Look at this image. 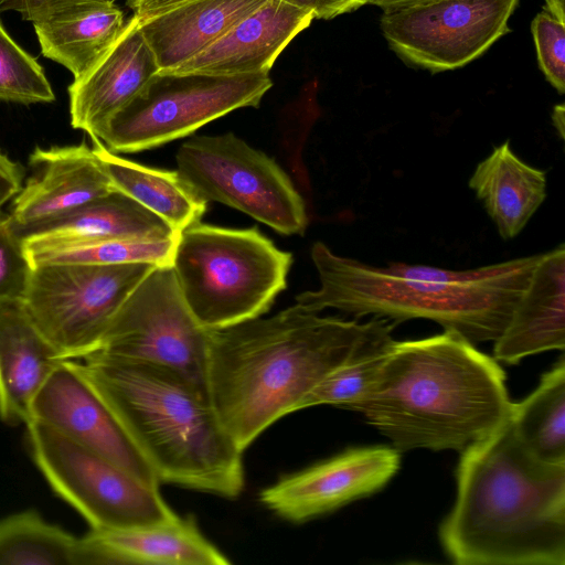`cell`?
<instances>
[{
  "label": "cell",
  "instance_id": "6da1fadb",
  "mask_svg": "<svg viewBox=\"0 0 565 565\" xmlns=\"http://www.w3.org/2000/svg\"><path fill=\"white\" fill-rule=\"evenodd\" d=\"M392 324L322 317L297 303L269 317L211 330L207 390L222 426L244 450Z\"/></svg>",
  "mask_w": 565,
  "mask_h": 565
},
{
  "label": "cell",
  "instance_id": "7a4b0ae2",
  "mask_svg": "<svg viewBox=\"0 0 565 565\" xmlns=\"http://www.w3.org/2000/svg\"><path fill=\"white\" fill-rule=\"evenodd\" d=\"M457 497L439 527L459 565H564L565 463L534 458L510 419L461 451Z\"/></svg>",
  "mask_w": 565,
  "mask_h": 565
},
{
  "label": "cell",
  "instance_id": "3957f363",
  "mask_svg": "<svg viewBox=\"0 0 565 565\" xmlns=\"http://www.w3.org/2000/svg\"><path fill=\"white\" fill-rule=\"evenodd\" d=\"M498 361L457 332L393 341L373 383L350 408L398 451H462L510 419Z\"/></svg>",
  "mask_w": 565,
  "mask_h": 565
},
{
  "label": "cell",
  "instance_id": "277c9868",
  "mask_svg": "<svg viewBox=\"0 0 565 565\" xmlns=\"http://www.w3.org/2000/svg\"><path fill=\"white\" fill-rule=\"evenodd\" d=\"M541 254L466 270L390 262L384 267L311 248L319 288L295 297L301 308L335 309L355 318L428 319L472 343L494 341L504 330Z\"/></svg>",
  "mask_w": 565,
  "mask_h": 565
},
{
  "label": "cell",
  "instance_id": "5b68a950",
  "mask_svg": "<svg viewBox=\"0 0 565 565\" xmlns=\"http://www.w3.org/2000/svg\"><path fill=\"white\" fill-rule=\"evenodd\" d=\"M83 370L158 481L224 499L244 490L243 451L209 397L177 372L90 354Z\"/></svg>",
  "mask_w": 565,
  "mask_h": 565
},
{
  "label": "cell",
  "instance_id": "8992f818",
  "mask_svg": "<svg viewBox=\"0 0 565 565\" xmlns=\"http://www.w3.org/2000/svg\"><path fill=\"white\" fill-rule=\"evenodd\" d=\"M291 262L256 227L199 222L180 232L171 267L195 319L220 330L266 313L287 286Z\"/></svg>",
  "mask_w": 565,
  "mask_h": 565
},
{
  "label": "cell",
  "instance_id": "52a82bcc",
  "mask_svg": "<svg viewBox=\"0 0 565 565\" xmlns=\"http://www.w3.org/2000/svg\"><path fill=\"white\" fill-rule=\"evenodd\" d=\"M269 74L159 71L98 131L111 152H137L186 137L235 109L258 107Z\"/></svg>",
  "mask_w": 565,
  "mask_h": 565
},
{
  "label": "cell",
  "instance_id": "ba28073f",
  "mask_svg": "<svg viewBox=\"0 0 565 565\" xmlns=\"http://www.w3.org/2000/svg\"><path fill=\"white\" fill-rule=\"evenodd\" d=\"M33 461L92 530L166 524L180 516L150 486L106 457L38 420L26 425Z\"/></svg>",
  "mask_w": 565,
  "mask_h": 565
},
{
  "label": "cell",
  "instance_id": "9c48e42d",
  "mask_svg": "<svg viewBox=\"0 0 565 565\" xmlns=\"http://www.w3.org/2000/svg\"><path fill=\"white\" fill-rule=\"evenodd\" d=\"M153 267L36 265L20 306L64 360H83L99 349L116 312Z\"/></svg>",
  "mask_w": 565,
  "mask_h": 565
},
{
  "label": "cell",
  "instance_id": "30bf717a",
  "mask_svg": "<svg viewBox=\"0 0 565 565\" xmlns=\"http://www.w3.org/2000/svg\"><path fill=\"white\" fill-rule=\"evenodd\" d=\"M175 161L182 180L206 203L236 209L284 235L306 231V204L290 178L234 134L192 137Z\"/></svg>",
  "mask_w": 565,
  "mask_h": 565
},
{
  "label": "cell",
  "instance_id": "8fae6325",
  "mask_svg": "<svg viewBox=\"0 0 565 565\" xmlns=\"http://www.w3.org/2000/svg\"><path fill=\"white\" fill-rule=\"evenodd\" d=\"M210 345L211 330L190 311L172 267L154 266L120 306L93 354L170 369L209 397Z\"/></svg>",
  "mask_w": 565,
  "mask_h": 565
},
{
  "label": "cell",
  "instance_id": "7c38bea8",
  "mask_svg": "<svg viewBox=\"0 0 565 565\" xmlns=\"http://www.w3.org/2000/svg\"><path fill=\"white\" fill-rule=\"evenodd\" d=\"M519 0H417L383 8L381 30L408 62L433 72L460 67L510 32Z\"/></svg>",
  "mask_w": 565,
  "mask_h": 565
},
{
  "label": "cell",
  "instance_id": "4fadbf2b",
  "mask_svg": "<svg viewBox=\"0 0 565 565\" xmlns=\"http://www.w3.org/2000/svg\"><path fill=\"white\" fill-rule=\"evenodd\" d=\"M31 415V420L46 424L141 481L159 487L153 470L76 360H64L56 366L35 396Z\"/></svg>",
  "mask_w": 565,
  "mask_h": 565
},
{
  "label": "cell",
  "instance_id": "5bb4252c",
  "mask_svg": "<svg viewBox=\"0 0 565 565\" xmlns=\"http://www.w3.org/2000/svg\"><path fill=\"white\" fill-rule=\"evenodd\" d=\"M393 446L345 450L264 488L260 502L277 516L303 523L382 489L399 468Z\"/></svg>",
  "mask_w": 565,
  "mask_h": 565
},
{
  "label": "cell",
  "instance_id": "9a60e30c",
  "mask_svg": "<svg viewBox=\"0 0 565 565\" xmlns=\"http://www.w3.org/2000/svg\"><path fill=\"white\" fill-rule=\"evenodd\" d=\"M29 166L32 174L14 196L9 214L23 237L116 190L85 143L36 147Z\"/></svg>",
  "mask_w": 565,
  "mask_h": 565
},
{
  "label": "cell",
  "instance_id": "2e32d148",
  "mask_svg": "<svg viewBox=\"0 0 565 565\" xmlns=\"http://www.w3.org/2000/svg\"><path fill=\"white\" fill-rule=\"evenodd\" d=\"M160 68L132 15L111 47L68 86L71 125L96 138Z\"/></svg>",
  "mask_w": 565,
  "mask_h": 565
},
{
  "label": "cell",
  "instance_id": "e0dca14e",
  "mask_svg": "<svg viewBox=\"0 0 565 565\" xmlns=\"http://www.w3.org/2000/svg\"><path fill=\"white\" fill-rule=\"evenodd\" d=\"M313 19L310 11L280 0H266L207 49L170 71L269 74L284 49Z\"/></svg>",
  "mask_w": 565,
  "mask_h": 565
},
{
  "label": "cell",
  "instance_id": "ac0fdd59",
  "mask_svg": "<svg viewBox=\"0 0 565 565\" xmlns=\"http://www.w3.org/2000/svg\"><path fill=\"white\" fill-rule=\"evenodd\" d=\"M493 342V359L507 364L545 351L564 350V243L541 253L509 322Z\"/></svg>",
  "mask_w": 565,
  "mask_h": 565
},
{
  "label": "cell",
  "instance_id": "d6986e66",
  "mask_svg": "<svg viewBox=\"0 0 565 565\" xmlns=\"http://www.w3.org/2000/svg\"><path fill=\"white\" fill-rule=\"evenodd\" d=\"M92 565H228L192 516L157 525L92 530L85 535Z\"/></svg>",
  "mask_w": 565,
  "mask_h": 565
},
{
  "label": "cell",
  "instance_id": "ffe728a7",
  "mask_svg": "<svg viewBox=\"0 0 565 565\" xmlns=\"http://www.w3.org/2000/svg\"><path fill=\"white\" fill-rule=\"evenodd\" d=\"M63 361L20 303L0 307V419L30 423L35 396Z\"/></svg>",
  "mask_w": 565,
  "mask_h": 565
},
{
  "label": "cell",
  "instance_id": "44dd1931",
  "mask_svg": "<svg viewBox=\"0 0 565 565\" xmlns=\"http://www.w3.org/2000/svg\"><path fill=\"white\" fill-rule=\"evenodd\" d=\"M266 0H185L138 18L160 71L173 70L222 38Z\"/></svg>",
  "mask_w": 565,
  "mask_h": 565
},
{
  "label": "cell",
  "instance_id": "7402d4cb",
  "mask_svg": "<svg viewBox=\"0 0 565 565\" xmlns=\"http://www.w3.org/2000/svg\"><path fill=\"white\" fill-rule=\"evenodd\" d=\"M126 23L115 2L84 0L52 11L34 21L33 28L42 55L77 78L111 47Z\"/></svg>",
  "mask_w": 565,
  "mask_h": 565
},
{
  "label": "cell",
  "instance_id": "603a6c76",
  "mask_svg": "<svg viewBox=\"0 0 565 565\" xmlns=\"http://www.w3.org/2000/svg\"><path fill=\"white\" fill-rule=\"evenodd\" d=\"M468 185L503 239L518 236L547 195L545 171L520 159L509 140L476 166Z\"/></svg>",
  "mask_w": 565,
  "mask_h": 565
},
{
  "label": "cell",
  "instance_id": "cb8c5ba5",
  "mask_svg": "<svg viewBox=\"0 0 565 565\" xmlns=\"http://www.w3.org/2000/svg\"><path fill=\"white\" fill-rule=\"evenodd\" d=\"M179 234L157 214L127 194L114 190L24 238L52 243L168 239Z\"/></svg>",
  "mask_w": 565,
  "mask_h": 565
},
{
  "label": "cell",
  "instance_id": "d4e9b609",
  "mask_svg": "<svg viewBox=\"0 0 565 565\" xmlns=\"http://www.w3.org/2000/svg\"><path fill=\"white\" fill-rule=\"evenodd\" d=\"M92 141L116 190L157 214L178 233L200 222L206 202L188 186L178 171L142 166L115 154L98 138Z\"/></svg>",
  "mask_w": 565,
  "mask_h": 565
},
{
  "label": "cell",
  "instance_id": "484cf974",
  "mask_svg": "<svg viewBox=\"0 0 565 565\" xmlns=\"http://www.w3.org/2000/svg\"><path fill=\"white\" fill-rule=\"evenodd\" d=\"M510 424L523 447L537 460L565 463V361L546 372L537 387L512 403Z\"/></svg>",
  "mask_w": 565,
  "mask_h": 565
},
{
  "label": "cell",
  "instance_id": "4316f807",
  "mask_svg": "<svg viewBox=\"0 0 565 565\" xmlns=\"http://www.w3.org/2000/svg\"><path fill=\"white\" fill-rule=\"evenodd\" d=\"M0 565H92L85 535L76 537L35 511L0 520Z\"/></svg>",
  "mask_w": 565,
  "mask_h": 565
},
{
  "label": "cell",
  "instance_id": "83f0119b",
  "mask_svg": "<svg viewBox=\"0 0 565 565\" xmlns=\"http://www.w3.org/2000/svg\"><path fill=\"white\" fill-rule=\"evenodd\" d=\"M178 237L168 239H103L36 242L24 238L32 266L41 264L116 265L148 263L171 266Z\"/></svg>",
  "mask_w": 565,
  "mask_h": 565
},
{
  "label": "cell",
  "instance_id": "f1b7e54d",
  "mask_svg": "<svg viewBox=\"0 0 565 565\" xmlns=\"http://www.w3.org/2000/svg\"><path fill=\"white\" fill-rule=\"evenodd\" d=\"M394 326L375 335L320 382L303 399L301 409L318 405L350 409L376 377L388 348L394 341L392 337Z\"/></svg>",
  "mask_w": 565,
  "mask_h": 565
},
{
  "label": "cell",
  "instance_id": "f546056e",
  "mask_svg": "<svg viewBox=\"0 0 565 565\" xmlns=\"http://www.w3.org/2000/svg\"><path fill=\"white\" fill-rule=\"evenodd\" d=\"M54 99L42 66L10 36L0 20V100L30 105Z\"/></svg>",
  "mask_w": 565,
  "mask_h": 565
},
{
  "label": "cell",
  "instance_id": "4dcf8cb0",
  "mask_svg": "<svg viewBox=\"0 0 565 565\" xmlns=\"http://www.w3.org/2000/svg\"><path fill=\"white\" fill-rule=\"evenodd\" d=\"M32 271L24 237L9 214H0V307L22 302Z\"/></svg>",
  "mask_w": 565,
  "mask_h": 565
},
{
  "label": "cell",
  "instance_id": "1f68e13d",
  "mask_svg": "<svg viewBox=\"0 0 565 565\" xmlns=\"http://www.w3.org/2000/svg\"><path fill=\"white\" fill-rule=\"evenodd\" d=\"M537 60L546 79L559 94L565 92V22L545 9L532 21Z\"/></svg>",
  "mask_w": 565,
  "mask_h": 565
},
{
  "label": "cell",
  "instance_id": "d6a6232c",
  "mask_svg": "<svg viewBox=\"0 0 565 565\" xmlns=\"http://www.w3.org/2000/svg\"><path fill=\"white\" fill-rule=\"evenodd\" d=\"M78 1L84 0H0V12H19L23 20L33 23L61 7ZM104 1L115 2V0Z\"/></svg>",
  "mask_w": 565,
  "mask_h": 565
},
{
  "label": "cell",
  "instance_id": "836d02e7",
  "mask_svg": "<svg viewBox=\"0 0 565 565\" xmlns=\"http://www.w3.org/2000/svg\"><path fill=\"white\" fill-rule=\"evenodd\" d=\"M302 10L312 12L315 19H332L353 11L369 0H280Z\"/></svg>",
  "mask_w": 565,
  "mask_h": 565
},
{
  "label": "cell",
  "instance_id": "e575fe53",
  "mask_svg": "<svg viewBox=\"0 0 565 565\" xmlns=\"http://www.w3.org/2000/svg\"><path fill=\"white\" fill-rule=\"evenodd\" d=\"M24 169L0 150V207L22 189Z\"/></svg>",
  "mask_w": 565,
  "mask_h": 565
},
{
  "label": "cell",
  "instance_id": "d590c367",
  "mask_svg": "<svg viewBox=\"0 0 565 565\" xmlns=\"http://www.w3.org/2000/svg\"><path fill=\"white\" fill-rule=\"evenodd\" d=\"M183 1L185 0H127V6L132 10L134 15L146 18Z\"/></svg>",
  "mask_w": 565,
  "mask_h": 565
},
{
  "label": "cell",
  "instance_id": "8d00e7d4",
  "mask_svg": "<svg viewBox=\"0 0 565 565\" xmlns=\"http://www.w3.org/2000/svg\"><path fill=\"white\" fill-rule=\"evenodd\" d=\"M552 122L562 139L565 137V108L563 104L556 105L552 113Z\"/></svg>",
  "mask_w": 565,
  "mask_h": 565
},
{
  "label": "cell",
  "instance_id": "74e56055",
  "mask_svg": "<svg viewBox=\"0 0 565 565\" xmlns=\"http://www.w3.org/2000/svg\"><path fill=\"white\" fill-rule=\"evenodd\" d=\"M546 7L544 8L553 17L562 22H565L564 14V0H545Z\"/></svg>",
  "mask_w": 565,
  "mask_h": 565
},
{
  "label": "cell",
  "instance_id": "f35d334b",
  "mask_svg": "<svg viewBox=\"0 0 565 565\" xmlns=\"http://www.w3.org/2000/svg\"><path fill=\"white\" fill-rule=\"evenodd\" d=\"M412 1H417V0H370L369 3L376 4L383 9L388 6L401 4V3L412 2Z\"/></svg>",
  "mask_w": 565,
  "mask_h": 565
},
{
  "label": "cell",
  "instance_id": "ab89813d",
  "mask_svg": "<svg viewBox=\"0 0 565 565\" xmlns=\"http://www.w3.org/2000/svg\"><path fill=\"white\" fill-rule=\"evenodd\" d=\"M370 1V0H369Z\"/></svg>",
  "mask_w": 565,
  "mask_h": 565
}]
</instances>
